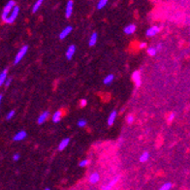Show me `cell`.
Here are the masks:
<instances>
[{
    "label": "cell",
    "mask_w": 190,
    "mask_h": 190,
    "mask_svg": "<svg viewBox=\"0 0 190 190\" xmlns=\"http://www.w3.org/2000/svg\"><path fill=\"white\" fill-rule=\"evenodd\" d=\"M15 1H13V0H11V1H9L7 4H6V6L4 7V9H3V12H2V20L3 21H5L8 18V17L10 16V14L12 13L13 11V9L15 8Z\"/></svg>",
    "instance_id": "6da1fadb"
},
{
    "label": "cell",
    "mask_w": 190,
    "mask_h": 190,
    "mask_svg": "<svg viewBox=\"0 0 190 190\" xmlns=\"http://www.w3.org/2000/svg\"><path fill=\"white\" fill-rule=\"evenodd\" d=\"M27 50H28V46H23L20 50H18V52L17 53V55H16V57H15L14 64H18V63L24 57V55H26V52H27Z\"/></svg>",
    "instance_id": "7a4b0ae2"
},
{
    "label": "cell",
    "mask_w": 190,
    "mask_h": 190,
    "mask_svg": "<svg viewBox=\"0 0 190 190\" xmlns=\"http://www.w3.org/2000/svg\"><path fill=\"white\" fill-rule=\"evenodd\" d=\"M18 13H20V7L18 6H15V8L13 9L12 13L10 14V16L8 17V18L6 20V23H13L16 21V18H18Z\"/></svg>",
    "instance_id": "3957f363"
},
{
    "label": "cell",
    "mask_w": 190,
    "mask_h": 190,
    "mask_svg": "<svg viewBox=\"0 0 190 190\" xmlns=\"http://www.w3.org/2000/svg\"><path fill=\"white\" fill-rule=\"evenodd\" d=\"M73 9H74V3L73 1H68L67 4H66V7H65V17L69 18L72 16L73 14Z\"/></svg>",
    "instance_id": "277c9868"
},
{
    "label": "cell",
    "mask_w": 190,
    "mask_h": 190,
    "mask_svg": "<svg viewBox=\"0 0 190 190\" xmlns=\"http://www.w3.org/2000/svg\"><path fill=\"white\" fill-rule=\"evenodd\" d=\"M132 79L134 81V83L136 84L137 87H140L141 84H142V79H141V74L139 71H135L134 73L132 74Z\"/></svg>",
    "instance_id": "5b68a950"
},
{
    "label": "cell",
    "mask_w": 190,
    "mask_h": 190,
    "mask_svg": "<svg viewBox=\"0 0 190 190\" xmlns=\"http://www.w3.org/2000/svg\"><path fill=\"white\" fill-rule=\"evenodd\" d=\"M160 31V27L157 26V25H153L150 28H148L147 30V37H153Z\"/></svg>",
    "instance_id": "8992f818"
},
{
    "label": "cell",
    "mask_w": 190,
    "mask_h": 190,
    "mask_svg": "<svg viewBox=\"0 0 190 190\" xmlns=\"http://www.w3.org/2000/svg\"><path fill=\"white\" fill-rule=\"evenodd\" d=\"M75 53H76V46L71 45V46L68 47V49L65 52V55H66V57H67V59L70 60V59H72L73 56H74Z\"/></svg>",
    "instance_id": "52a82bcc"
},
{
    "label": "cell",
    "mask_w": 190,
    "mask_h": 190,
    "mask_svg": "<svg viewBox=\"0 0 190 190\" xmlns=\"http://www.w3.org/2000/svg\"><path fill=\"white\" fill-rule=\"evenodd\" d=\"M72 30H73V27L72 26H66L64 29H63L61 32H60V34H59V39H61V40H63V39H65L66 37H67L69 34H70L71 32H72Z\"/></svg>",
    "instance_id": "ba28073f"
},
{
    "label": "cell",
    "mask_w": 190,
    "mask_h": 190,
    "mask_svg": "<svg viewBox=\"0 0 190 190\" xmlns=\"http://www.w3.org/2000/svg\"><path fill=\"white\" fill-rule=\"evenodd\" d=\"M26 136H27V134H26V132H25V131H23H23H18L17 134L14 136L13 140H14L15 142H20V141L24 140V139L26 138Z\"/></svg>",
    "instance_id": "9c48e42d"
},
{
    "label": "cell",
    "mask_w": 190,
    "mask_h": 190,
    "mask_svg": "<svg viewBox=\"0 0 190 190\" xmlns=\"http://www.w3.org/2000/svg\"><path fill=\"white\" fill-rule=\"evenodd\" d=\"M49 116H50V112H48V111H45V112H43V113L39 116V118H38L37 122L39 123V124H42V123H44V122H45L46 120L48 119V118H49Z\"/></svg>",
    "instance_id": "30bf717a"
},
{
    "label": "cell",
    "mask_w": 190,
    "mask_h": 190,
    "mask_svg": "<svg viewBox=\"0 0 190 190\" xmlns=\"http://www.w3.org/2000/svg\"><path fill=\"white\" fill-rule=\"evenodd\" d=\"M69 142H70V138H65V139H63V140H62L61 142H60L59 145H58V150L62 151L63 150H65V148L68 147Z\"/></svg>",
    "instance_id": "8fae6325"
},
{
    "label": "cell",
    "mask_w": 190,
    "mask_h": 190,
    "mask_svg": "<svg viewBox=\"0 0 190 190\" xmlns=\"http://www.w3.org/2000/svg\"><path fill=\"white\" fill-rule=\"evenodd\" d=\"M116 116H118V112H116V111H113V112L110 113L109 118H108V125L112 126L113 124L115 119L116 118Z\"/></svg>",
    "instance_id": "7c38bea8"
},
{
    "label": "cell",
    "mask_w": 190,
    "mask_h": 190,
    "mask_svg": "<svg viewBox=\"0 0 190 190\" xmlns=\"http://www.w3.org/2000/svg\"><path fill=\"white\" fill-rule=\"evenodd\" d=\"M97 40H98V34L96 32H93L91 34V36L89 38V41H88V46L89 47H93L96 45L97 43Z\"/></svg>",
    "instance_id": "4fadbf2b"
},
{
    "label": "cell",
    "mask_w": 190,
    "mask_h": 190,
    "mask_svg": "<svg viewBox=\"0 0 190 190\" xmlns=\"http://www.w3.org/2000/svg\"><path fill=\"white\" fill-rule=\"evenodd\" d=\"M136 25L135 24H129L127 26L124 27V33L127 34V35H131L136 31Z\"/></svg>",
    "instance_id": "5bb4252c"
},
{
    "label": "cell",
    "mask_w": 190,
    "mask_h": 190,
    "mask_svg": "<svg viewBox=\"0 0 190 190\" xmlns=\"http://www.w3.org/2000/svg\"><path fill=\"white\" fill-rule=\"evenodd\" d=\"M99 179H100V175L97 172L92 173L89 176V182L92 183V184H94V183H97L98 181H99Z\"/></svg>",
    "instance_id": "9a60e30c"
},
{
    "label": "cell",
    "mask_w": 190,
    "mask_h": 190,
    "mask_svg": "<svg viewBox=\"0 0 190 190\" xmlns=\"http://www.w3.org/2000/svg\"><path fill=\"white\" fill-rule=\"evenodd\" d=\"M7 69H4L1 73H0V86H2L3 84H5V82L7 81Z\"/></svg>",
    "instance_id": "2e32d148"
},
{
    "label": "cell",
    "mask_w": 190,
    "mask_h": 190,
    "mask_svg": "<svg viewBox=\"0 0 190 190\" xmlns=\"http://www.w3.org/2000/svg\"><path fill=\"white\" fill-rule=\"evenodd\" d=\"M118 179H119V178L118 177H116V178H115L113 179L112 181H110L109 183H108V184L105 186V187H103V190H111L112 189L113 186H115L116 184V182L118 181Z\"/></svg>",
    "instance_id": "e0dca14e"
},
{
    "label": "cell",
    "mask_w": 190,
    "mask_h": 190,
    "mask_svg": "<svg viewBox=\"0 0 190 190\" xmlns=\"http://www.w3.org/2000/svg\"><path fill=\"white\" fill-rule=\"evenodd\" d=\"M61 116H62V113L61 111H57V112H55V113L52 115V121L53 122H58L60 119H61Z\"/></svg>",
    "instance_id": "ac0fdd59"
},
{
    "label": "cell",
    "mask_w": 190,
    "mask_h": 190,
    "mask_svg": "<svg viewBox=\"0 0 190 190\" xmlns=\"http://www.w3.org/2000/svg\"><path fill=\"white\" fill-rule=\"evenodd\" d=\"M113 79H115V76H113V74H110V75H108V76H106L105 78H104L103 83H104V84H110L113 83Z\"/></svg>",
    "instance_id": "d6986e66"
},
{
    "label": "cell",
    "mask_w": 190,
    "mask_h": 190,
    "mask_svg": "<svg viewBox=\"0 0 190 190\" xmlns=\"http://www.w3.org/2000/svg\"><path fill=\"white\" fill-rule=\"evenodd\" d=\"M148 158H150V153H148L147 151H145V152H142V154L140 156V162L142 163L147 162L148 160Z\"/></svg>",
    "instance_id": "ffe728a7"
},
{
    "label": "cell",
    "mask_w": 190,
    "mask_h": 190,
    "mask_svg": "<svg viewBox=\"0 0 190 190\" xmlns=\"http://www.w3.org/2000/svg\"><path fill=\"white\" fill-rule=\"evenodd\" d=\"M42 3H43L42 0H38V1H37L36 3H34V5H33V7H32V13H33V14H34V13H36L38 10H39V8L41 7Z\"/></svg>",
    "instance_id": "44dd1931"
},
{
    "label": "cell",
    "mask_w": 190,
    "mask_h": 190,
    "mask_svg": "<svg viewBox=\"0 0 190 190\" xmlns=\"http://www.w3.org/2000/svg\"><path fill=\"white\" fill-rule=\"evenodd\" d=\"M107 3H108L107 0H100V1L97 3V9H98V10L103 9L107 5Z\"/></svg>",
    "instance_id": "7402d4cb"
},
{
    "label": "cell",
    "mask_w": 190,
    "mask_h": 190,
    "mask_svg": "<svg viewBox=\"0 0 190 190\" xmlns=\"http://www.w3.org/2000/svg\"><path fill=\"white\" fill-rule=\"evenodd\" d=\"M172 186H173V184L171 182H166V183H164L162 186H161V187L159 188V190H170L171 188H172Z\"/></svg>",
    "instance_id": "603a6c76"
},
{
    "label": "cell",
    "mask_w": 190,
    "mask_h": 190,
    "mask_svg": "<svg viewBox=\"0 0 190 190\" xmlns=\"http://www.w3.org/2000/svg\"><path fill=\"white\" fill-rule=\"evenodd\" d=\"M156 52H157L156 48H148V49H147V53H148V55L154 56L155 55H156Z\"/></svg>",
    "instance_id": "cb8c5ba5"
},
{
    "label": "cell",
    "mask_w": 190,
    "mask_h": 190,
    "mask_svg": "<svg viewBox=\"0 0 190 190\" xmlns=\"http://www.w3.org/2000/svg\"><path fill=\"white\" fill-rule=\"evenodd\" d=\"M87 124V122H86V120L85 119H80L78 121V126L79 127H85Z\"/></svg>",
    "instance_id": "d4e9b609"
},
{
    "label": "cell",
    "mask_w": 190,
    "mask_h": 190,
    "mask_svg": "<svg viewBox=\"0 0 190 190\" xmlns=\"http://www.w3.org/2000/svg\"><path fill=\"white\" fill-rule=\"evenodd\" d=\"M15 113H16V112H15L14 110L11 111V112H9V113H7V116H6V119H7V120H10V119H12V118L15 116Z\"/></svg>",
    "instance_id": "484cf974"
},
{
    "label": "cell",
    "mask_w": 190,
    "mask_h": 190,
    "mask_svg": "<svg viewBox=\"0 0 190 190\" xmlns=\"http://www.w3.org/2000/svg\"><path fill=\"white\" fill-rule=\"evenodd\" d=\"M88 163H89V160H87V159H84V160L80 161V163H79V166H80V167H85Z\"/></svg>",
    "instance_id": "4316f807"
},
{
    "label": "cell",
    "mask_w": 190,
    "mask_h": 190,
    "mask_svg": "<svg viewBox=\"0 0 190 190\" xmlns=\"http://www.w3.org/2000/svg\"><path fill=\"white\" fill-rule=\"evenodd\" d=\"M134 116H133L132 115H129L126 116V121H127V123H129V124H131V123H133V121H134Z\"/></svg>",
    "instance_id": "83f0119b"
},
{
    "label": "cell",
    "mask_w": 190,
    "mask_h": 190,
    "mask_svg": "<svg viewBox=\"0 0 190 190\" xmlns=\"http://www.w3.org/2000/svg\"><path fill=\"white\" fill-rule=\"evenodd\" d=\"M11 83H12V78H9V79H7V81L5 82V84L4 85H5L6 87H8L9 85L11 84Z\"/></svg>",
    "instance_id": "f1b7e54d"
},
{
    "label": "cell",
    "mask_w": 190,
    "mask_h": 190,
    "mask_svg": "<svg viewBox=\"0 0 190 190\" xmlns=\"http://www.w3.org/2000/svg\"><path fill=\"white\" fill-rule=\"evenodd\" d=\"M20 157H21L20 153H15L14 156H13V159H14V161H18V159H20Z\"/></svg>",
    "instance_id": "f546056e"
},
{
    "label": "cell",
    "mask_w": 190,
    "mask_h": 190,
    "mask_svg": "<svg viewBox=\"0 0 190 190\" xmlns=\"http://www.w3.org/2000/svg\"><path fill=\"white\" fill-rule=\"evenodd\" d=\"M175 116H176V115L174 113H170V116H168V120H169V121H172V120L175 118Z\"/></svg>",
    "instance_id": "4dcf8cb0"
},
{
    "label": "cell",
    "mask_w": 190,
    "mask_h": 190,
    "mask_svg": "<svg viewBox=\"0 0 190 190\" xmlns=\"http://www.w3.org/2000/svg\"><path fill=\"white\" fill-rule=\"evenodd\" d=\"M87 104V101L85 100V99H82L81 100V102H80V105L82 106V107H84L85 105Z\"/></svg>",
    "instance_id": "1f68e13d"
},
{
    "label": "cell",
    "mask_w": 190,
    "mask_h": 190,
    "mask_svg": "<svg viewBox=\"0 0 190 190\" xmlns=\"http://www.w3.org/2000/svg\"><path fill=\"white\" fill-rule=\"evenodd\" d=\"M145 47H147V43L145 42L141 43L140 45H139V48H140V49H144V48H145Z\"/></svg>",
    "instance_id": "d6a6232c"
},
{
    "label": "cell",
    "mask_w": 190,
    "mask_h": 190,
    "mask_svg": "<svg viewBox=\"0 0 190 190\" xmlns=\"http://www.w3.org/2000/svg\"><path fill=\"white\" fill-rule=\"evenodd\" d=\"M161 48H162V45H161V44H159V45H157V47H156V50H160Z\"/></svg>",
    "instance_id": "836d02e7"
},
{
    "label": "cell",
    "mask_w": 190,
    "mask_h": 190,
    "mask_svg": "<svg viewBox=\"0 0 190 190\" xmlns=\"http://www.w3.org/2000/svg\"><path fill=\"white\" fill-rule=\"evenodd\" d=\"M2 94H0V104H1V101H2Z\"/></svg>",
    "instance_id": "e575fe53"
},
{
    "label": "cell",
    "mask_w": 190,
    "mask_h": 190,
    "mask_svg": "<svg viewBox=\"0 0 190 190\" xmlns=\"http://www.w3.org/2000/svg\"><path fill=\"white\" fill-rule=\"evenodd\" d=\"M44 190H50V189L49 187H47V188H45V189H44Z\"/></svg>",
    "instance_id": "d590c367"
}]
</instances>
